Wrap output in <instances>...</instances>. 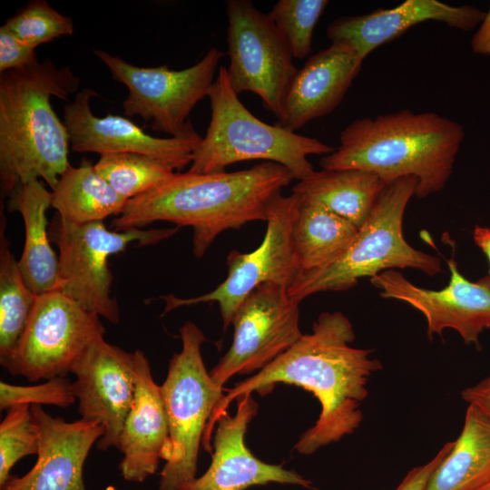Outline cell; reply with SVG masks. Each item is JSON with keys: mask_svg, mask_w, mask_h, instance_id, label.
<instances>
[{"mask_svg": "<svg viewBox=\"0 0 490 490\" xmlns=\"http://www.w3.org/2000/svg\"><path fill=\"white\" fill-rule=\"evenodd\" d=\"M352 323L340 311L323 312L312 327L287 351L257 374L237 383L217 404L204 432L202 446L211 450V436L218 418L230 404L246 393L265 395L278 383L294 385L311 392L321 410L315 425L306 430L295 445L302 455L352 435L364 416L361 403L368 395V383L382 369L371 358L372 349L358 348Z\"/></svg>", "mask_w": 490, "mask_h": 490, "instance_id": "obj_1", "label": "cell"}, {"mask_svg": "<svg viewBox=\"0 0 490 490\" xmlns=\"http://www.w3.org/2000/svg\"><path fill=\"white\" fill-rule=\"evenodd\" d=\"M283 165L264 162L227 172H175L168 181L127 201L112 228L126 230L154 221L193 230L192 252L201 258L217 236L254 220H267L272 200L294 180Z\"/></svg>", "mask_w": 490, "mask_h": 490, "instance_id": "obj_2", "label": "cell"}, {"mask_svg": "<svg viewBox=\"0 0 490 490\" xmlns=\"http://www.w3.org/2000/svg\"><path fill=\"white\" fill-rule=\"evenodd\" d=\"M463 125L434 112L408 109L354 120L339 135V145L319 160L326 170L358 169L387 183L401 177L417 180L416 194L442 191L465 139Z\"/></svg>", "mask_w": 490, "mask_h": 490, "instance_id": "obj_3", "label": "cell"}, {"mask_svg": "<svg viewBox=\"0 0 490 490\" xmlns=\"http://www.w3.org/2000/svg\"><path fill=\"white\" fill-rule=\"evenodd\" d=\"M79 84L70 68L49 59L0 74L2 194L10 197L39 179L53 189L70 166L68 132L50 100H67Z\"/></svg>", "mask_w": 490, "mask_h": 490, "instance_id": "obj_4", "label": "cell"}, {"mask_svg": "<svg viewBox=\"0 0 490 490\" xmlns=\"http://www.w3.org/2000/svg\"><path fill=\"white\" fill-rule=\"evenodd\" d=\"M416 187L413 176L388 182L346 251L321 270L297 273L287 289L289 296L299 303L318 292L349 289L359 279L387 270L410 268L429 276L438 274L440 259L414 249L403 235L404 213Z\"/></svg>", "mask_w": 490, "mask_h": 490, "instance_id": "obj_5", "label": "cell"}, {"mask_svg": "<svg viewBox=\"0 0 490 490\" xmlns=\"http://www.w3.org/2000/svg\"><path fill=\"white\" fill-rule=\"evenodd\" d=\"M208 97L211 117L206 134L194 152L189 171L225 172L233 163L265 160L286 167L300 181L314 171L309 155H327L335 148L254 116L231 88L225 66H220Z\"/></svg>", "mask_w": 490, "mask_h": 490, "instance_id": "obj_6", "label": "cell"}, {"mask_svg": "<svg viewBox=\"0 0 490 490\" xmlns=\"http://www.w3.org/2000/svg\"><path fill=\"white\" fill-rule=\"evenodd\" d=\"M180 334L181 350L173 354L160 386L170 432L160 490H180L196 478L205 429L224 395L204 366L201 346L207 339L203 332L195 323L187 321Z\"/></svg>", "mask_w": 490, "mask_h": 490, "instance_id": "obj_7", "label": "cell"}, {"mask_svg": "<svg viewBox=\"0 0 490 490\" xmlns=\"http://www.w3.org/2000/svg\"><path fill=\"white\" fill-rule=\"evenodd\" d=\"M181 227L111 230L103 221L73 224L56 215L49 238L59 250L56 290L88 311L117 324L120 309L112 296L113 274L108 259L124 251L132 242L154 245L178 232Z\"/></svg>", "mask_w": 490, "mask_h": 490, "instance_id": "obj_8", "label": "cell"}, {"mask_svg": "<svg viewBox=\"0 0 490 490\" xmlns=\"http://www.w3.org/2000/svg\"><path fill=\"white\" fill-rule=\"evenodd\" d=\"M228 79L233 91L256 93L265 109L281 118L297 72L292 52L268 15L249 0L226 1Z\"/></svg>", "mask_w": 490, "mask_h": 490, "instance_id": "obj_9", "label": "cell"}, {"mask_svg": "<svg viewBox=\"0 0 490 490\" xmlns=\"http://www.w3.org/2000/svg\"><path fill=\"white\" fill-rule=\"evenodd\" d=\"M94 54L108 67L113 78L129 91L122 103L126 116L138 115L152 122L154 131L181 134L194 106L208 96L224 53L211 47L201 60L183 70L166 65L138 67L103 50Z\"/></svg>", "mask_w": 490, "mask_h": 490, "instance_id": "obj_10", "label": "cell"}, {"mask_svg": "<svg viewBox=\"0 0 490 490\" xmlns=\"http://www.w3.org/2000/svg\"><path fill=\"white\" fill-rule=\"evenodd\" d=\"M105 328L100 317L59 290L37 296L18 344L3 367L29 381L65 377Z\"/></svg>", "mask_w": 490, "mask_h": 490, "instance_id": "obj_11", "label": "cell"}, {"mask_svg": "<svg viewBox=\"0 0 490 490\" xmlns=\"http://www.w3.org/2000/svg\"><path fill=\"white\" fill-rule=\"evenodd\" d=\"M301 202L295 193L278 194L269 207L267 230L261 244L248 253L231 250L227 257L228 276L211 292L188 299L173 294L160 296L165 301L163 315L183 306L217 302L226 330L239 306L257 287L274 283L289 288L298 273L291 231Z\"/></svg>", "mask_w": 490, "mask_h": 490, "instance_id": "obj_12", "label": "cell"}, {"mask_svg": "<svg viewBox=\"0 0 490 490\" xmlns=\"http://www.w3.org/2000/svg\"><path fill=\"white\" fill-rule=\"evenodd\" d=\"M287 289L263 283L239 306L231 319L232 344L210 371L219 387L223 388L236 374L261 370L301 338L299 303L289 296Z\"/></svg>", "mask_w": 490, "mask_h": 490, "instance_id": "obj_13", "label": "cell"}, {"mask_svg": "<svg viewBox=\"0 0 490 490\" xmlns=\"http://www.w3.org/2000/svg\"><path fill=\"white\" fill-rule=\"evenodd\" d=\"M447 265L450 280L439 290L416 286L396 270L382 271L369 279L380 297L400 300L422 313L430 340L452 328L466 345L480 348L481 334L490 329V276L473 282L460 273L455 260H447Z\"/></svg>", "mask_w": 490, "mask_h": 490, "instance_id": "obj_14", "label": "cell"}, {"mask_svg": "<svg viewBox=\"0 0 490 490\" xmlns=\"http://www.w3.org/2000/svg\"><path fill=\"white\" fill-rule=\"evenodd\" d=\"M70 373L76 377L72 388L81 419L103 427L97 448H117L134 398V352H127L108 343L103 337L99 338L79 356Z\"/></svg>", "mask_w": 490, "mask_h": 490, "instance_id": "obj_15", "label": "cell"}, {"mask_svg": "<svg viewBox=\"0 0 490 490\" xmlns=\"http://www.w3.org/2000/svg\"><path fill=\"white\" fill-rule=\"evenodd\" d=\"M98 93L85 88L64 108L71 149L76 152H134L160 160L181 171L191 163L202 137L191 122L177 136L160 138L148 134L127 118L108 114L95 116L90 102Z\"/></svg>", "mask_w": 490, "mask_h": 490, "instance_id": "obj_16", "label": "cell"}, {"mask_svg": "<svg viewBox=\"0 0 490 490\" xmlns=\"http://www.w3.org/2000/svg\"><path fill=\"white\" fill-rule=\"evenodd\" d=\"M234 416L222 414L213 432V454L211 466L200 477L180 490H245L269 483L296 485L312 488V482L297 472L257 458L245 444L249 424L257 415L259 405L252 393L236 398Z\"/></svg>", "mask_w": 490, "mask_h": 490, "instance_id": "obj_17", "label": "cell"}, {"mask_svg": "<svg viewBox=\"0 0 490 490\" xmlns=\"http://www.w3.org/2000/svg\"><path fill=\"white\" fill-rule=\"evenodd\" d=\"M39 435L37 460L24 475H11L1 490H86L83 466L103 427L83 419L67 422L31 406Z\"/></svg>", "mask_w": 490, "mask_h": 490, "instance_id": "obj_18", "label": "cell"}, {"mask_svg": "<svg viewBox=\"0 0 490 490\" xmlns=\"http://www.w3.org/2000/svg\"><path fill=\"white\" fill-rule=\"evenodd\" d=\"M485 12L472 5H452L438 0H406L389 9H377L361 15L341 16L327 27L331 44L350 48L365 59L381 44L409 28L427 21L469 31L484 19Z\"/></svg>", "mask_w": 490, "mask_h": 490, "instance_id": "obj_19", "label": "cell"}, {"mask_svg": "<svg viewBox=\"0 0 490 490\" xmlns=\"http://www.w3.org/2000/svg\"><path fill=\"white\" fill-rule=\"evenodd\" d=\"M365 59L348 47L331 44L298 69L287 91L277 125L290 132L332 113L342 102Z\"/></svg>", "mask_w": 490, "mask_h": 490, "instance_id": "obj_20", "label": "cell"}, {"mask_svg": "<svg viewBox=\"0 0 490 490\" xmlns=\"http://www.w3.org/2000/svg\"><path fill=\"white\" fill-rule=\"evenodd\" d=\"M136 387L118 444L124 480L142 483L153 475L169 444V422L161 387L152 377L144 352L134 351Z\"/></svg>", "mask_w": 490, "mask_h": 490, "instance_id": "obj_21", "label": "cell"}, {"mask_svg": "<svg viewBox=\"0 0 490 490\" xmlns=\"http://www.w3.org/2000/svg\"><path fill=\"white\" fill-rule=\"evenodd\" d=\"M387 183L358 169L313 171L292 187L302 202L326 209L358 229L365 223Z\"/></svg>", "mask_w": 490, "mask_h": 490, "instance_id": "obj_22", "label": "cell"}, {"mask_svg": "<svg viewBox=\"0 0 490 490\" xmlns=\"http://www.w3.org/2000/svg\"><path fill=\"white\" fill-rule=\"evenodd\" d=\"M51 204L52 192L40 180L28 181L9 197V211L20 212L25 230L19 267L36 296L57 287L58 257L51 246L46 218Z\"/></svg>", "mask_w": 490, "mask_h": 490, "instance_id": "obj_23", "label": "cell"}, {"mask_svg": "<svg viewBox=\"0 0 490 490\" xmlns=\"http://www.w3.org/2000/svg\"><path fill=\"white\" fill-rule=\"evenodd\" d=\"M490 484V419L468 405L462 430L426 490H481Z\"/></svg>", "mask_w": 490, "mask_h": 490, "instance_id": "obj_24", "label": "cell"}, {"mask_svg": "<svg viewBox=\"0 0 490 490\" xmlns=\"http://www.w3.org/2000/svg\"><path fill=\"white\" fill-rule=\"evenodd\" d=\"M358 228L318 206L301 202L291 231L295 266L299 272L321 270L348 248Z\"/></svg>", "mask_w": 490, "mask_h": 490, "instance_id": "obj_25", "label": "cell"}, {"mask_svg": "<svg viewBox=\"0 0 490 490\" xmlns=\"http://www.w3.org/2000/svg\"><path fill=\"white\" fill-rule=\"evenodd\" d=\"M51 192V206L63 220L73 224L103 221L112 215L117 217L128 201L87 160L78 167L70 165L60 175Z\"/></svg>", "mask_w": 490, "mask_h": 490, "instance_id": "obj_26", "label": "cell"}, {"mask_svg": "<svg viewBox=\"0 0 490 490\" xmlns=\"http://www.w3.org/2000/svg\"><path fill=\"white\" fill-rule=\"evenodd\" d=\"M6 219L0 222V362L15 351L37 296L27 285L6 238Z\"/></svg>", "mask_w": 490, "mask_h": 490, "instance_id": "obj_27", "label": "cell"}, {"mask_svg": "<svg viewBox=\"0 0 490 490\" xmlns=\"http://www.w3.org/2000/svg\"><path fill=\"white\" fill-rule=\"evenodd\" d=\"M94 168L128 201L154 189L175 173L174 169L165 162L134 152L102 154Z\"/></svg>", "mask_w": 490, "mask_h": 490, "instance_id": "obj_28", "label": "cell"}, {"mask_svg": "<svg viewBox=\"0 0 490 490\" xmlns=\"http://www.w3.org/2000/svg\"><path fill=\"white\" fill-rule=\"evenodd\" d=\"M328 4L327 0H279L268 14L294 58L309 54L314 29Z\"/></svg>", "mask_w": 490, "mask_h": 490, "instance_id": "obj_29", "label": "cell"}, {"mask_svg": "<svg viewBox=\"0 0 490 490\" xmlns=\"http://www.w3.org/2000/svg\"><path fill=\"white\" fill-rule=\"evenodd\" d=\"M30 407L28 405L11 407L1 421L0 486L20 459L38 453L39 435Z\"/></svg>", "mask_w": 490, "mask_h": 490, "instance_id": "obj_30", "label": "cell"}, {"mask_svg": "<svg viewBox=\"0 0 490 490\" xmlns=\"http://www.w3.org/2000/svg\"><path fill=\"white\" fill-rule=\"evenodd\" d=\"M5 25L34 48L74 33L72 19L54 10L44 0L30 1L20 12L7 19Z\"/></svg>", "mask_w": 490, "mask_h": 490, "instance_id": "obj_31", "label": "cell"}, {"mask_svg": "<svg viewBox=\"0 0 490 490\" xmlns=\"http://www.w3.org/2000/svg\"><path fill=\"white\" fill-rule=\"evenodd\" d=\"M72 382L65 377H56L33 386L0 382V409L7 410L16 405H51L68 407L75 402Z\"/></svg>", "mask_w": 490, "mask_h": 490, "instance_id": "obj_32", "label": "cell"}, {"mask_svg": "<svg viewBox=\"0 0 490 490\" xmlns=\"http://www.w3.org/2000/svg\"><path fill=\"white\" fill-rule=\"evenodd\" d=\"M37 62L35 48L24 43L3 24L0 27V74Z\"/></svg>", "mask_w": 490, "mask_h": 490, "instance_id": "obj_33", "label": "cell"}, {"mask_svg": "<svg viewBox=\"0 0 490 490\" xmlns=\"http://www.w3.org/2000/svg\"><path fill=\"white\" fill-rule=\"evenodd\" d=\"M454 441L446 442L428 462L412 468L395 490H426L428 481L453 446Z\"/></svg>", "mask_w": 490, "mask_h": 490, "instance_id": "obj_34", "label": "cell"}, {"mask_svg": "<svg viewBox=\"0 0 490 490\" xmlns=\"http://www.w3.org/2000/svg\"><path fill=\"white\" fill-rule=\"evenodd\" d=\"M461 397L467 405L477 407L490 419V374L464 388Z\"/></svg>", "mask_w": 490, "mask_h": 490, "instance_id": "obj_35", "label": "cell"}, {"mask_svg": "<svg viewBox=\"0 0 490 490\" xmlns=\"http://www.w3.org/2000/svg\"><path fill=\"white\" fill-rule=\"evenodd\" d=\"M471 49L475 54L490 55V7L472 37Z\"/></svg>", "mask_w": 490, "mask_h": 490, "instance_id": "obj_36", "label": "cell"}, {"mask_svg": "<svg viewBox=\"0 0 490 490\" xmlns=\"http://www.w3.org/2000/svg\"><path fill=\"white\" fill-rule=\"evenodd\" d=\"M473 239L476 246L480 248L485 255L490 265V228L476 225L474 229Z\"/></svg>", "mask_w": 490, "mask_h": 490, "instance_id": "obj_37", "label": "cell"}, {"mask_svg": "<svg viewBox=\"0 0 490 490\" xmlns=\"http://www.w3.org/2000/svg\"><path fill=\"white\" fill-rule=\"evenodd\" d=\"M481 490H490V484L482 488Z\"/></svg>", "mask_w": 490, "mask_h": 490, "instance_id": "obj_38", "label": "cell"}, {"mask_svg": "<svg viewBox=\"0 0 490 490\" xmlns=\"http://www.w3.org/2000/svg\"><path fill=\"white\" fill-rule=\"evenodd\" d=\"M490 228V227H489Z\"/></svg>", "mask_w": 490, "mask_h": 490, "instance_id": "obj_39", "label": "cell"}]
</instances>
